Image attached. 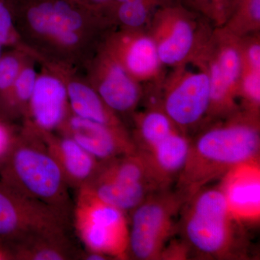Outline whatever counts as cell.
<instances>
[{
	"label": "cell",
	"mask_w": 260,
	"mask_h": 260,
	"mask_svg": "<svg viewBox=\"0 0 260 260\" xmlns=\"http://www.w3.org/2000/svg\"><path fill=\"white\" fill-rule=\"evenodd\" d=\"M259 126L251 116L236 118L200 133L190 140L189 154L176 189L188 200L232 168L259 158Z\"/></svg>",
	"instance_id": "1"
},
{
	"label": "cell",
	"mask_w": 260,
	"mask_h": 260,
	"mask_svg": "<svg viewBox=\"0 0 260 260\" xmlns=\"http://www.w3.org/2000/svg\"><path fill=\"white\" fill-rule=\"evenodd\" d=\"M242 226L233 218L218 186H205L183 206L177 233L190 254L204 259H241L246 256Z\"/></svg>",
	"instance_id": "2"
},
{
	"label": "cell",
	"mask_w": 260,
	"mask_h": 260,
	"mask_svg": "<svg viewBox=\"0 0 260 260\" xmlns=\"http://www.w3.org/2000/svg\"><path fill=\"white\" fill-rule=\"evenodd\" d=\"M0 180L7 186L71 218L69 186L37 131L15 138L0 164Z\"/></svg>",
	"instance_id": "3"
},
{
	"label": "cell",
	"mask_w": 260,
	"mask_h": 260,
	"mask_svg": "<svg viewBox=\"0 0 260 260\" xmlns=\"http://www.w3.org/2000/svg\"><path fill=\"white\" fill-rule=\"evenodd\" d=\"M188 198L172 188L154 191L129 214L127 259H160L164 248L177 233L178 220Z\"/></svg>",
	"instance_id": "4"
},
{
	"label": "cell",
	"mask_w": 260,
	"mask_h": 260,
	"mask_svg": "<svg viewBox=\"0 0 260 260\" xmlns=\"http://www.w3.org/2000/svg\"><path fill=\"white\" fill-rule=\"evenodd\" d=\"M83 187L126 214L154 191L160 190L145 157L138 150L100 161L95 175Z\"/></svg>",
	"instance_id": "5"
},
{
	"label": "cell",
	"mask_w": 260,
	"mask_h": 260,
	"mask_svg": "<svg viewBox=\"0 0 260 260\" xmlns=\"http://www.w3.org/2000/svg\"><path fill=\"white\" fill-rule=\"evenodd\" d=\"M73 215L78 237L86 250L127 259L129 220L125 213L82 187L78 190Z\"/></svg>",
	"instance_id": "6"
},
{
	"label": "cell",
	"mask_w": 260,
	"mask_h": 260,
	"mask_svg": "<svg viewBox=\"0 0 260 260\" xmlns=\"http://www.w3.org/2000/svg\"><path fill=\"white\" fill-rule=\"evenodd\" d=\"M70 218L0 180V242L8 247L39 236L68 234Z\"/></svg>",
	"instance_id": "7"
},
{
	"label": "cell",
	"mask_w": 260,
	"mask_h": 260,
	"mask_svg": "<svg viewBox=\"0 0 260 260\" xmlns=\"http://www.w3.org/2000/svg\"><path fill=\"white\" fill-rule=\"evenodd\" d=\"M219 189L229 212L239 223H259L260 218L259 158L239 164L220 178Z\"/></svg>",
	"instance_id": "8"
},
{
	"label": "cell",
	"mask_w": 260,
	"mask_h": 260,
	"mask_svg": "<svg viewBox=\"0 0 260 260\" xmlns=\"http://www.w3.org/2000/svg\"><path fill=\"white\" fill-rule=\"evenodd\" d=\"M61 126L63 135L74 140L99 161L137 151L133 140L120 126L95 122L74 114L65 119Z\"/></svg>",
	"instance_id": "9"
},
{
	"label": "cell",
	"mask_w": 260,
	"mask_h": 260,
	"mask_svg": "<svg viewBox=\"0 0 260 260\" xmlns=\"http://www.w3.org/2000/svg\"><path fill=\"white\" fill-rule=\"evenodd\" d=\"M210 104L208 74L196 73L188 75L168 92L161 110L178 127L187 129L202 120L209 112Z\"/></svg>",
	"instance_id": "10"
},
{
	"label": "cell",
	"mask_w": 260,
	"mask_h": 260,
	"mask_svg": "<svg viewBox=\"0 0 260 260\" xmlns=\"http://www.w3.org/2000/svg\"><path fill=\"white\" fill-rule=\"evenodd\" d=\"M37 131L60 168L69 187L78 191L87 185L96 173L100 161L70 137H56L51 132Z\"/></svg>",
	"instance_id": "11"
},
{
	"label": "cell",
	"mask_w": 260,
	"mask_h": 260,
	"mask_svg": "<svg viewBox=\"0 0 260 260\" xmlns=\"http://www.w3.org/2000/svg\"><path fill=\"white\" fill-rule=\"evenodd\" d=\"M36 31L51 36L65 45L77 43V30L83 25L81 15L64 0L45 1L34 5L27 14Z\"/></svg>",
	"instance_id": "12"
},
{
	"label": "cell",
	"mask_w": 260,
	"mask_h": 260,
	"mask_svg": "<svg viewBox=\"0 0 260 260\" xmlns=\"http://www.w3.org/2000/svg\"><path fill=\"white\" fill-rule=\"evenodd\" d=\"M190 140L177 130L148 151H139L145 157L160 189L171 188L177 181L185 165Z\"/></svg>",
	"instance_id": "13"
},
{
	"label": "cell",
	"mask_w": 260,
	"mask_h": 260,
	"mask_svg": "<svg viewBox=\"0 0 260 260\" xmlns=\"http://www.w3.org/2000/svg\"><path fill=\"white\" fill-rule=\"evenodd\" d=\"M68 91L57 78L42 76L37 78L30 98V112L37 130L51 132L60 127L67 116Z\"/></svg>",
	"instance_id": "14"
},
{
	"label": "cell",
	"mask_w": 260,
	"mask_h": 260,
	"mask_svg": "<svg viewBox=\"0 0 260 260\" xmlns=\"http://www.w3.org/2000/svg\"><path fill=\"white\" fill-rule=\"evenodd\" d=\"M9 249L10 257L23 260L79 259L81 252L73 246L68 234L30 238Z\"/></svg>",
	"instance_id": "15"
},
{
	"label": "cell",
	"mask_w": 260,
	"mask_h": 260,
	"mask_svg": "<svg viewBox=\"0 0 260 260\" xmlns=\"http://www.w3.org/2000/svg\"><path fill=\"white\" fill-rule=\"evenodd\" d=\"M99 95L114 112L133 110L140 99L139 89L121 65H113L102 80Z\"/></svg>",
	"instance_id": "16"
},
{
	"label": "cell",
	"mask_w": 260,
	"mask_h": 260,
	"mask_svg": "<svg viewBox=\"0 0 260 260\" xmlns=\"http://www.w3.org/2000/svg\"><path fill=\"white\" fill-rule=\"evenodd\" d=\"M67 91L74 115L102 124L120 126L112 110L88 85L73 82L67 87Z\"/></svg>",
	"instance_id": "17"
},
{
	"label": "cell",
	"mask_w": 260,
	"mask_h": 260,
	"mask_svg": "<svg viewBox=\"0 0 260 260\" xmlns=\"http://www.w3.org/2000/svg\"><path fill=\"white\" fill-rule=\"evenodd\" d=\"M194 34L191 24L186 20L173 22L164 37L156 44L159 60L167 64H174L188 55L194 44Z\"/></svg>",
	"instance_id": "18"
},
{
	"label": "cell",
	"mask_w": 260,
	"mask_h": 260,
	"mask_svg": "<svg viewBox=\"0 0 260 260\" xmlns=\"http://www.w3.org/2000/svg\"><path fill=\"white\" fill-rule=\"evenodd\" d=\"M176 131L177 126L165 113L153 109L140 116L138 133L133 140L137 150L146 152Z\"/></svg>",
	"instance_id": "19"
},
{
	"label": "cell",
	"mask_w": 260,
	"mask_h": 260,
	"mask_svg": "<svg viewBox=\"0 0 260 260\" xmlns=\"http://www.w3.org/2000/svg\"><path fill=\"white\" fill-rule=\"evenodd\" d=\"M125 62L133 75L140 78L151 76L158 70L160 63L156 44L147 37L135 39L126 51Z\"/></svg>",
	"instance_id": "20"
},
{
	"label": "cell",
	"mask_w": 260,
	"mask_h": 260,
	"mask_svg": "<svg viewBox=\"0 0 260 260\" xmlns=\"http://www.w3.org/2000/svg\"><path fill=\"white\" fill-rule=\"evenodd\" d=\"M215 62L223 79L232 89L242 72V57L239 51L234 47L225 48Z\"/></svg>",
	"instance_id": "21"
},
{
	"label": "cell",
	"mask_w": 260,
	"mask_h": 260,
	"mask_svg": "<svg viewBox=\"0 0 260 260\" xmlns=\"http://www.w3.org/2000/svg\"><path fill=\"white\" fill-rule=\"evenodd\" d=\"M118 15L121 21L128 26L138 27L145 23L148 12L143 1L124 2L121 3Z\"/></svg>",
	"instance_id": "22"
},
{
	"label": "cell",
	"mask_w": 260,
	"mask_h": 260,
	"mask_svg": "<svg viewBox=\"0 0 260 260\" xmlns=\"http://www.w3.org/2000/svg\"><path fill=\"white\" fill-rule=\"evenodd\" d=\"M37 77L36 72L31 68H25L20 71L13 88L15 96L20 102H29L35 88Z\"/></svg>",
	"instance_id": "23"
},
{
	"label": "cell",
	"mask_w": 260,
	"mask_h": 260,
	"mask_svg": "<svg viewBox=\"0 0 260 260\" xmlns=\"http://www.w3.org/2000/svg\"><path fill=\"white\" fill-rule=\"evenodd\" d=\"M20 73L18 59L12 56H6L0 60V90L6 91L13 87Z\"/></svg>",
	"instance_id": "24"
},
{
	"label": "cell",
	"mask_w": 260,
	"mask_h": 260,
	"mask_svg": "<svg viewBox=\"0 0 260 260\" xmlns=\"http://www.w3.org/2000/svg\"><path fill=\"white\" fill-rule=\"evenodd\" d=\"M244 93L251 104L257 107L260 101L259 71L252 70L246 75L243 84Z\"/></svg>",
	"instance_id": "25"
},
{
	"label": "cell",
	"mask_w": 260,
	"mask_h": 260,
	"mask_svg": "<svg viewBox=\"0 0 260 260\" xmlns=\"http://www.w3.org/2000/svg\"><path fill=\"white\" fill-rule=\"evenodd\" d=\"M189 255V248L181 239L180 241L169 242V245L167 244L162 251L160 259H186Z\"/></svg>",
	"instance_id": "26"
},
{
	"label": "cell",
	"mask_w": 260,
	"mask_h": 260,
	"mask_svg": "<svg viewBox=\"0 0 260 260\" xmlns=\"http://www.w3.org/2000/svg\"><path fill=\"white\" fill-rule=\"evenodd\" d=\"M15 138H13L5 126L0 124V164L5 160L13 146Z\"/></svg>",
	"instance_id": "27"
},
{
	"label": "cell",
	"mask_w": 260,
	"mask_h": 260,
	"mask_svg": "<svg viewBox=\"0 0 260 260\" xmlns=\"http://www.w3.org/2000/svg\"><path fill=\"white\" fill-rule=\"evenodd\" d=\"M248 59L251 69L259 71L260 68V47L259 44H254L248 51Z\"/></svg>",
	"instance_id": "28"
},
{
	"label": "cell",
	"mask_w": 260,
	"mask_h": 260,
	"mask_svg": "<svg viewBox=\"0 0 260 260\" xmlns=\"http://www.w3.org/2000/svg\"><path fill=\"white\" fill-rule=\"evenodd\" d=\"M249 12L252 18L256 21L260 19V0H251L249 5Z\"/></svg>",
	"instance_id": "29"
},
{
	"label": "cell",
	"mask_w": 260,
	"mask_h": 260,
	"mask_svg": "<svg viewBox=\"0 0 260 260\" xmlns=\"http://www.w3.org/2000/svg\"><path fill=\"white\" fill-rule=\"evenodd\" d=\"M8 256L7 253L3 249H0V259H8Z\"/></svg>",
	"instance_id": "30"
},
{
	"label": "cell",
	"mask_w": 260,
	"mask_h": 260,
	"mask_svg": "<svg viewBox=\"0 0 260 260\" xmlns=\"http://www.w3.org/2000/svg\"><path fill=\"white\" fill-rule=\"evenodd\" d=\"M117 1L120 2V3H124V2L143 1V0H117Z\"/></svg>",
	"instance_id": "31"
},
{
	"label": "cell",
	"mask_w": 260,
	"mask_h": 260,
	"mask_svg": "<svg viewBox=\"0 0 260 260\" xmlns=\"http://www.w3.org/2000/svg\"><path fill=\"white\" fill-rule=\"evenodd\" d=\"M93 2H95L96 3H104V2H107L108 0H92Z\"/></svg>",
	"instance_id": "32"
},
{
	"label": "cell",
	"mask_w": 260,
	"mask_h": 260,
	"mask_svg": "<svg viewBox=\"0 0 260 260\" xmlns=\"http://www.w3.org/2000/svg\"><path fill=\"white\" fill-rule=\"evenodd\" d=\"M1 45H2V44H0V60H1V50H2Z\"/></svg>",
	"instance_id": "33"
}]
</instances>
